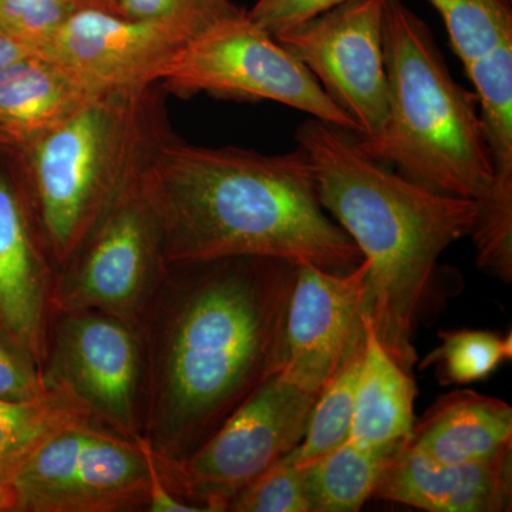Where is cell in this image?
<instances>
[{"label":"cell","mask_w":512,"mask_h":512,"mask_svg":"<svg viewBox=\"0 0 512 512\" xmlns=\"http://www.w3.org/2000/svg\"><path fill=\"white\" fill-rule=\"evenodd\" d=\"M296 265L269 256L168 262L138 322L146 360L141 439L190 456L286 363Z\"/></svg>","instance_id":"cell-1"},{"label":"cell","mask_w":512,"mask_h":512,"mask_svg":"<svg viewBox=\"0 0 512 512\" xmlns=\"http://www.w3.org/2000/svg\"><path fill=\"white\" fill-rule=\"evenodd\" d=\"M163 227L167 262L269 256L349 274L362 252L320 205L301 147L265 156L191 146L171 134L143 173Z\"/></svg>","instance_id":"cell-2"},{"label":"cell","mask_w":512,"mask_h":512,"mask_svg":"<svg viewBox=\"0 0 512 512\" xmlns=\"http://www.w3.org/2000/svg\"><path fill=\"white\" fill-rule=\"evenodd\" d=\"M296 143L311 160L323 210L367 262L363 313L394 362L413 373L414 335L441 254L470 237L477 201L437 194L367 157L356 134L306 120Z\"/></svg>","instance_id":"cell-3"},{"label":"cell","mask_w":512,"mask_h":512,"mask_svg":"<svg viewBox=\"0 0 512 512\" xmlns=\"http://www.w3.org/2000/svg\"><path fill=\"white\" fill-rule=\"evenodd\" d=\"M160 84L104 92L8 151L56 274L173 134Z\"/></svg>","instance_id":"cell-4"},{"label":"cell","mask_w":512,"mask_h":512,"mask_svg":"<svg viewBox=\"0 0 512 512\" xmlns=\"http://www.w3.org/2000/svg\"><path fill=\"white\" fill-rule=\"evenodd\" d=\"M389 116L357 144L373 160L448 197L481 201L493 184L476 93L451 76L429 26L400 0H384Z\"/></svg>","instance_id":"cell-5"},{"label":"cell","mask_w":512,"mask_h":512,"mask_svg":"<svg viewBox=\"0 0 512 512\" xmlns=\"http://www.w3.org/2000/svg\"><path fill=\"white\" fill-rule=\"evenodd\" d=\"M158 84L165 93L184 99L207 93L217 99L278 101L312 119L359 133L305 64L255 25L247 12L188 42Z\"/></svg>","instance_id":"cell-6"},{"label":"cell","mask_w":512,"mask_h":512,"mask_svg":"<svg viewBox=\"0 0 512 512\" xmlns=\"http://www.w3.org/2000/svg\"><path fill=\"white\" fill-rule=\"evenodd\" d=\"M318 396L272 376L190 456H154L165 484L201 512H227L242 488L301 444Z\"/></svg>","instance_id":"cell-7"},{"label":"cell","mask_w":512,"mask_h":512,"mask_svg":"<svg viewBox=\"0 0 512 512\" xmlns=\"http://www.w3.org/2000/svg\"><path fill=\"white\" fill-rule=\"evenodd\" d=\"M167 264L163 227L141 175L57 272L53 312L93 309L138 325Z\"/></svg>","instance_id":"cell-8"},{"label":"cell","mask_w":512,"mask_h":512,"mask_svg":"<svg viewBox=\"0 0 512 512\" xmlns=\"http://www.w3.org/2000/svg\"><path fill=\"white\" fill-rule=\"evenodd\" d=\"M13 485L16 512H127L147 510L150 474L137 440L86 421L36 448Z\"/></svg>","instance_id":"cell-9"},{"label":"cell","mask_w":512,"mask_h":512,"mask_svg":"<svg viewBox=\"0 0 512 512\" xmlns=\"http://www.w3.org/2000/svg\"><path fill=\"white\" fill-rule=\"evenodd\" d=\"M42 375L101 426L131 440L143 434L146 360L138 325L93 309L53 312Z\"/></svg>","instance_id":"cell-10"},{"label":"cell","mask_w":512,"mask_h":512,"mask_svg":"<svg viewBox=\"0 0 512 512\" xmlns=\"http://www.w3.org/2000/svg\"><path fill=\"white\" fill-rule=\"evenodd\" d=\"M383 5L349 0L274 35L353 120L360 140L379 137L389 116Z\"/></svg>","instance_id":"cell-11"},{"label":"cell","mask_w":512,"mask_h":512,"mask_svg":"<svg viewBox=\"0 0 512 512\" xmlns=\"http://www.w3.org/2000/svg\"><path fill=\"white\" fill-rule=\"evenodd\" d=\"M366 274V261L349 274L296 265L281 373L306 392H322L365 346Z\"/></svg>","instance_id":"cell-12"},{"label":"cell","mask_w":512,"mask_h":512,"mask_svg":"<svg viewBox=\"0 0 512 512\" xmlns=\"http://www.w3.org/2000/svg\"><path fill=\"white\" fill-rule=\"evenodd\" d=\"M187 43L167 30L109 10L79 8L39 53L97 93L160 83Z\"/></svg>","instance_id":"cell-13"},{"label":"cell","mask_w":512,"mask_h":512,"mask_svg":"<svg viewBox=\"0 0 512 512\" xmlns=\"http://www.w3.org/2000/svg\"><path fill=\"white\" fill-rule=\"evenodd\" d=\"M8 151L0 150V323L42 370L56 269L37 235Z\"/></svg>","instance_id":"cell-14"},{"label":"cell","mask_w":512,"mask_h":512,"mask_svg":"<svg viewBox=\"0 0 512 512\" xmlns=\"http://www.w3.org/2000/svg\"><path fill=\"white\" fill-rule=\"evenodd\" d=\"M376 498L429 512H505L512 507V444L467 464H439L400 446L390 456Z\"/></svg>","instance_id":"cell-15"},{"label":"cell","mask_w":512,"mask_h":512,"mask_svg":"<svg viewBox=\"0 0 512 512\" xmlns=\"http://www.w3.org/2000/svg\"><path fill=\"white\" fill-rule=\"evenodd\" d=\"M403 444L439 464L484 460L512 444L511 406L474 390H454L414 421Z\"/></svg>","instance_id":"cell-16"},{"label":"cell","mask_w":512,"mask_h":512,"mask_svg":"<svg viewBox=\"0 0 512 512\" xmlns=\"http://www.w3.org/2000/svg\"><path fill=\"white\" fill-rule=\"evenodd\" d=\"M101 93L42 53L0 69V128L15 146L42 136Z\"/></svg>","instance_id":"cell-17"},{"label":"cell","mask_w":512,"mask_h":512,"mask_svg":"<svg viewBox=\"0 0 512 512\" xmlns=\"http://www.w3.org/2000/svg\"><path fill=\"white\" fill-rule=\"evenodd\" d=\"M365 329V353L357 377L349 440L389 457L412 434L417 387L413 373L394 362L380 345L366 316Z\"/></svg>","instance_id":"cell-18"},{"label":"cell","mask_w":512,"mask_h":512,"mask_svg":"<svg viewBox=\"0 0 512 512\" xmlns=\"http://www.w3.org/2000/svg\"><path fill=\"white\" fill-rule=\"evenodd\" d=\"M96 421L63 387H49L29 400L0 399V468L15 478L26 458L60 431Z\"/></svg>","instance_id":"cell-19"},{"label":"cell","mask_w":512,"mask_h":512,"mask_svg":"<svg viewBox=\"0 0 512 512\" xmlns=\"http://www.w3.org/2000/svg\"><path fill=\"white\" fill-rule=\"evenodd\" d=\"M389 457L348 440L325 456L302 464L312 512H355L375 497Z\"/></svg>","instance_id":"cell-20"},{"label":"cell","mask_w":512,"mask_h":512,"mask_svg":"<svg viewBox=\"0 0 512 512\" xmlns=\"http://www.w3.org/2000/svg\"><path fill=\"white\" fill-rule=\"evenodd\" d=\"M363 353L365 346L350 357L332 382L319 393L309 416L305 436L295 450L286 454V461L302 466L325 456L349 440Z\"/></svg>","instance_id":"cell-21"},{"label":"cell","mask_w":512,"mask_h":512,"mask_svg":"<svg viewBox=\"0 0 512 512\" xmlns=\"http://www.w3.org/2000/svg\"><path fill=\"white\" fill-rule=\"evenodd\" d=\"M439 338L440 345L421 360L419 369L436 367L443 386L480 382L512 357L511 333L503 336L488 330H443Z\"/></svg>","instance_id":"cell-22"},{"label":"cell","mask_w":512,"mask_h":512,"mask_svg":"<svg viewBox=\"0 0 512 512\" xmlns=\"http://www.w3.org/2000/svg\"><path fill=\"white\" fill-rule=\"evenodd\" d=\"M446 25L451 46L464 67L512 40L508 0H430Z\"/></svg>","instance_id":"cell-23"},{"label":"cell","mask_w":512,"mask_h":512,"mask_svg":"<svg viewBox=\"0 0 512 512\" xmlns=\"http://www.w3.org/2000/svg\"><path fill=\"white\" fill-rule=\"evenodd\" d=\"M114 13L158 26L188 43L244 10L231 0H114Z\"/></svg>","instance_id":"cell-24"},{"label":"cell","mask_w":512,"mask_h":512,"mask_svg":"<svg viewBox=\"0 0 512 512\" xmlns=\"http://www.w3.org/2000/svg\"><path fill=\"white\" fill-rule=\"evenodd\" d=\"M227 512H312L302 467L281 458L242 488Z\"/></svg>","instance_id":"cell-25"},{"label":"cell","mask_w":512,"mask_h":512,"mask_svg":"<svg viewBox=\"0 0 512 512\" xmlns=\"http://www.w3.org/2000/svg\"><path fill=\"white\" fill-rule=\"evenodd\" d=\"M79 8L76 0H0V30L39 53Z\"/></svg>","instance_id":"cell-26"},{"label":"cell","mask_w":512,"mask_h":512,"mask_svg":"<svg viewBox=\"0 0 512 512\" xmlns=\"http://www.w3.org/2000/svg\"><path fill=\"white\" fill-rule=\"evenodd\" d=\"M47 389L36 360L0 323V399H35Z\"/></svg>","instance_id":"cell-27"},{"label":"cell","mask_w":512,"mask_h":512,"mask_svg":"<svg viewBox=\"0 0 512 512\" xmlns=\"http://www.w3.org/2000/svg\"><path fill=\"white\" fill-rule=\"evenodd\" d=\"M345 2L349 0H258L247 15L274 36Z\"/></svg>","instance_id":"cell-28"},{"label":"cell","mask_w":512,"mask_h":512,"mask_svg":"<svg viewBox=\"0 0 512 512\" xmlns=\"http://www.w3.org/2000/svg\"><path fill=\"white\" fill-rule=\"evenodd\" d=\"M146 453L148 463V474H150V491H148L147 511L151 512H201L200 508L185 503L167 487L163 476L154 458L153 451L147 446L146 441L137 437L136 439Z\"/></svg>","instance_id":"cell-29"},{"label":"cell","mask_w":512,"mask_h":512,"mask_svg":"<svg viewBox=\"0 0 512 512\" xmlns=\"http://www.w3.org/2000/svg\"><path fill=\"white\" fill-rule=\"evenodd\" d=\"M32 53H36L35 50L0 30V69Z\"/></svg>","instance_id":"cell-30"},{"label":"cell","mask_w":512,"mask_h":512,"mask_svg":"<svg viewBox=\"0 0 512 512\" xmlns=\"http://www.w3.org/2000/svg\"><path fill=\"white\" fill-rule=\"evenodd\" d=\"M18 495H16L13 477L0 468V512H16Z\"/></svg>","instance_id":"cell-31"},{"label":"cell","mask_w":512,"mask_h":512,"mask_svg":"<svg viewBox=\"0 0 512 512\" xmlns=\"http://www.w3.org/2000/svg\"><path fill=\"white\" fill-rule=\"evenodd\" d=\"M82 8H97L114 12V0H76Z\"/></svg>","instance_id":"cell-32"},{"label":"cell","mask_w":512,"mask_h":512,"mask_svg":"<svg viewBox=\"0 0 512 512\" xmlns=\"http://www.w3.org/2000/svg\"><path fill=\"white\" fill-rule=\"evenodd\" d=\"M13 147H15V143H13L12 138L0 128V150H10Z\"/></svg>","instance_id":"cell-33"},{"label":"cell","mask_w":512,"mask_h":512,"mask_svg":"<svg viewBox=\"0 0 512 512\" xmlns=\"http://www.w3.org/2000/svg\"><path fill=\"white\" fill-rule=\"evenodd\" d=\"M508 2H510V3H511V0H508Z\"/></svg>","instance_id":"cell-34"}]
</instances>
